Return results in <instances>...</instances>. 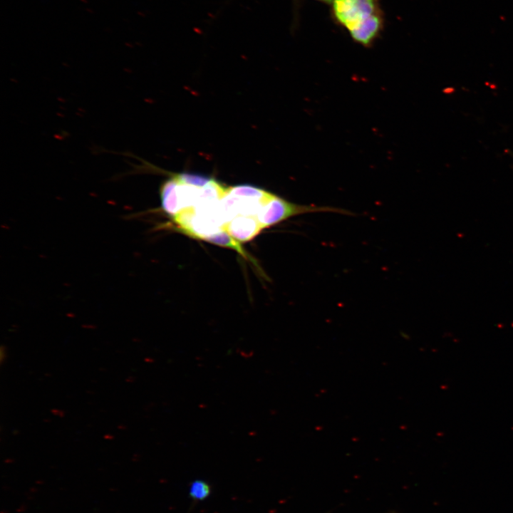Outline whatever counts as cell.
Wrapping results in <instances>:
<instances>
[{
  "instance_id": "1",
  "label": "cell",
  "mask_w": 513,
  "mask_h": 513,
  "mask_svg": "<svg viewBox=\"0 0 513 513\" xmlns=\"http://www.w3.org/2000/svg\"><path fill=\"white\" fill-rule=\"evenodd\" d=\"M330 17L355 43L366 48L381 37L386 24L381 0H333Z\"/></svg>"
},
{
  "instance_id": "4",
  "label": "cell",
  "mask_w": 513,
  "mask_h": 513,
  "mask_svg": "<svg viewBox=\"0 0 513 513\" xmlns=\"http://www.w3.org/2000/svg\"><path fill=\"white\" fill-rule=\"evenodd\" d=\"M512 157H513V155H512Z\"/></svg>"
},
{
  "instance_id": "2",
  "label": "cell",
  "mask_w": 513,
  "mask_h": 513,
  "mask_svg": "<svg viewBox=\"0 0 513 513\" xmlns=\"http://www.w3.org/2000/svg\"><path fill=\"white\" fill-rule=\"evenodd\" d=\"M211 494V486L205 481L197 480L193 481L189 489V495L195 501H203Z\"/></svg>"
},
{
  "instance_id": "3",
  "label": "cell",
  "mask_w": 513,
  "mask_h": 513,
  "mask_svg": "<svg viewBox=\"0 0 513 513\" xmlns=\"http://www.w3.org/2000/svg\"><path fill=\"white\" fill-rule=\"evenodd\" d=\"M314 1H316L322 3V4H325L327 5H330L333 0H314Z\"/></svg>"
}]
</instances>
